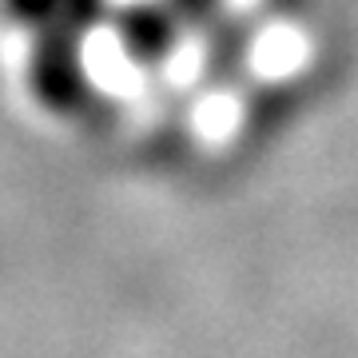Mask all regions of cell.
Instances as JSON below:
<instances>
[{"label":"cell","instance_id":"obj_3","mask_svg":"<svg viewBox=\"0 0 358 358\" xmlns=\"http://www.w3.org/2000/svg\"><path fill=\"white\" fill-rule=\"evenodd\" d=\"M4 13L32 36H84L108 16V0H4Z\"/></svg>","mask_w":358,"mask_h":358},{"label":"cell","instance_id":"obj_4","mask_svg":"<svg viewBox=\"0 0 358 358\" xmlns=\"http://www.w3.org/2000/svg\"><path fill=\"white\" fill-rule=\"evenodd\" d=\"M167 8L179 16V24H207L223 8V0H167Z\"/></svg>","mask_w":358,"mask_h":358},{"label":"cell","instance_id":"obj_2","mask_svg":"<svg viewBox=\"0 0 358 358\" xmlns=\"http://www.w3.org/2000/svg\"><path fill=\"white\" fill-rule=\"evenodd\" d=\"M112 28H115V44L140 68L164 64L176 52L179 32H183L179 16L167 8V0H131L112 16Z\"/></svg>","mask_w":358,"mask_h":358},{"label":"cell","instance_id":"obj_1","mask_svg":"<svg viewBox=\"0 0 358 358\" xmlns=\"http://www.w3.org/2000/svg\"><path fill=\"white\" fill-rule=\"evenodd\" d=\"M28 88L48 112H88L96 100V84L84 60V36H32Z\"/></svg>","mask_w":358,"mask_h":358}]
</instances>
